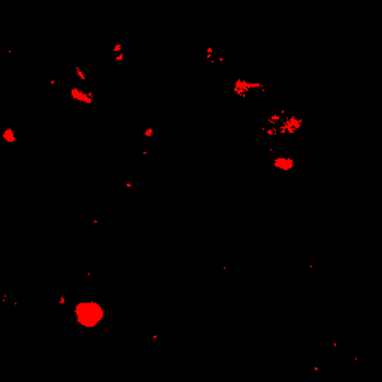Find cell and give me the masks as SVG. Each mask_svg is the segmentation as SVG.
I'll list each match as a JSON object with an SVG mask.
<instances>
[{"instance_id":"obj_3","label":"cell","mask_w":382,"mask_h":382,"mask_svg":"<svg viewBox=\"0 0 382 382\" xmlns=\"http://www.w3.org/2000/svg\"><path fill=\"white\" fill-rule=\"evenodd\" d=\"M70 98L72 100L79 102V103H86V105H93V94L89 91H84L79 87H72L70 90Z\"/></svg>"},{"instance_id":"obj_4","label":"cell","mask_w":382,"mask_h":382,"mask_svg":"<svg viewBox=\"0 0 382 382\" xmlns=\"http://www.w3.org/2000/svg\"><path fill=\"white\" fill-rule=\"evenodd\" d=\"M256 89H261L260 84H250L247 81H243V79H239L235 82V87H233V90H235V93L238 96H242V98H245V96L252 91V90H256Z\"/></svg>"},{"instance_id":"obj_5","label":"cell","mask_w":382,"mask_h":382,"mask_svg":"<svg viewBox=\"0 0 382 382\" xmlns=\"http://www.w3.org/2000/svg\"><path fill=\"white\" fill-rule=\"evenodd\" d=\"M2 139L8 144H14L17 141V136H15V132L13 129H6L3 133H2Z\"/></svg>"},{"instance_id":"obj_1","label":"cell","mask_w":382,"mask_h":382,"mask_svg":"<svg viewBox=\"0 0 382 382\" xmlns=\"http://www.w3.org/2000/svg\"><path fill=\"white\" fill-rule=\"evenodd\" d=\"M77 323L84 328H96L105 320V307L98 300H81L73 307Z\"/></svg>"},{"instance_id":"obj_2","label":"cell","mask_w":382,"mask_h":382,"mask_svg":"<svg viewBox=\"0 0 382 382\" xmlns=\"http://www.w3.org/2000/svg\"><path fill=\"white\" fill-rule=\"evenodd\" d=\"M273 166H275V169H278V171H281V172H290L294 167V158H291L289 155H278V157H275Z\"/></svg>"}]
</instances>
